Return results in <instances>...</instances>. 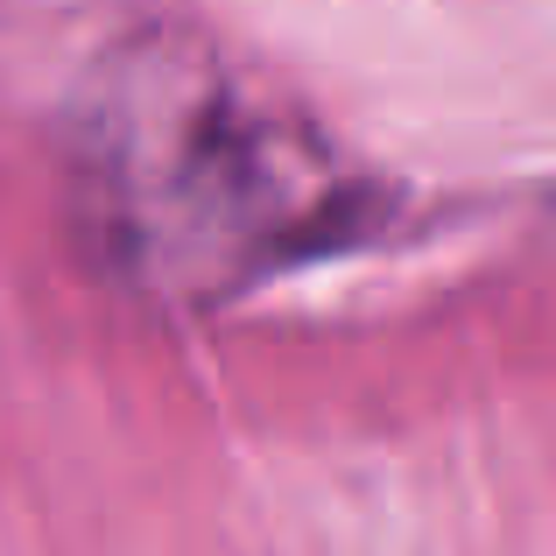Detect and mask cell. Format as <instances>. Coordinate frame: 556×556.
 I'll list each match as a JSON object with an SVG mask.
<instances>
[{"label": "cell", "mask_w": 556, "mask_h": 556, "mask_svg": "<svg viewBox=\"0 0 556 556\" xmlns=\"http://www.w3.org/2000/svg\"><path fill=\"white\" fill-rule=\"evenodd\" d=\"M85 204L135 282L212 303L345 247L380 198L268 85L204 42L149 36L85 113Z\"/></svg>", "instance_id": "cell-1"}]
</instances>
